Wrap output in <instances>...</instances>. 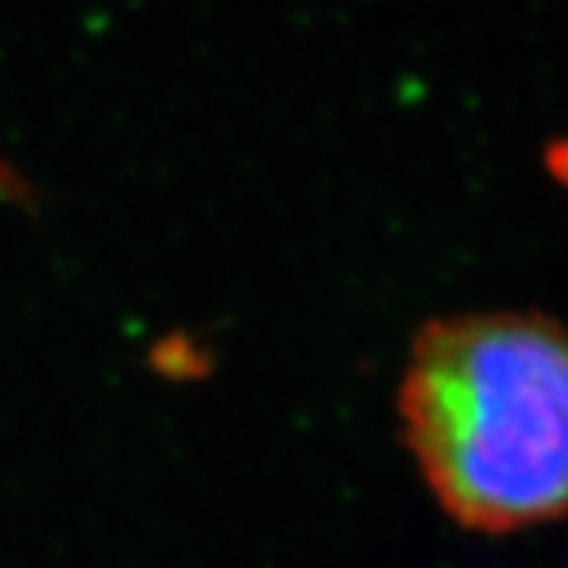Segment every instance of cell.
<instances>
[{
    "mask_svg": "<svg viewBox=\"0 0 568 568\" xmlns=\"http://www.w3.org/2000/svg\"><path fill=\"white\" fill-rule=\"evenodd\" d=\"M405 439L465 528L568 515V335L544 316L429 323L402 383Z\"/></svg>",
    "mask_w": 568,
    "mask_h": 568,
    "instance_id": "6da1fadb",
    "label": "cell"
},
{
    "mask_svg": "<svg viewBox=\"0 0 568 568\" xmlns=\"http://www.w3.org/2000/svg\"><path fill=\"white\" fill-rule=\"evenodd\" d=\"M544 164H547L549 178L568 190V136L549 140L544 149Z\"/></svg>",
    "mask_w": 568,
    "mask_h": 568,
    "instance_id": "7a4b0ae2",
    "label": "cell"
}]
</instances>
